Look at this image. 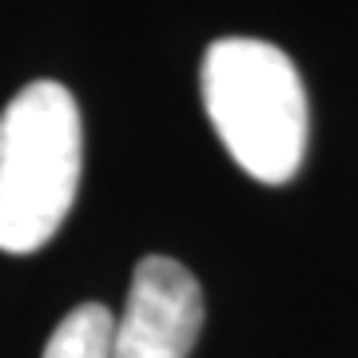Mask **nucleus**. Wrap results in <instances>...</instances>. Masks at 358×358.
Returning a JSON list of instances; mask_svg holds the SVG:
<instances>
[{"instance_id":"obj_1","label":"nucleus","mask_w":358,"mask_h":358,"mask_svg":"<svg viewBox=\"0 0 358 358\" xmlns=\"http://www.w3.org/2000/svg\"><path fill=\"white\" fill-rule=\"evenodd\" d=\"M203 108L231 159L259 183H287L307 152V92L267 40L223 36L203 56Z\"/></svg>"},{"instance_id":"obj_2","label":"nucleus","mask_w":358,"mask_h":358,"mask_svg":"<svg viewBox=\"0 0 358 358\" xmlns=\"http://www.w3.org/2000/svg\"><path fill=\"white\" fill-rule=\"evenodd\" d=\"M80 108L56 80L20 88L0 112V251L32 255L60 231L80 187Z\"/></svg>"},{"instance_id":"obj_3","label":"nucleus","mask_w":358,"mask_h":358,"mask_svg":"<svg viewBox=\"0 0 358 358\" xmlns=\"http://www.w3.org/2000/svg\"><path fill=\"white\" fill-rule=\"evenodd\" d=\"M203 327V291L183 263L148 255L136 263L112 358H187Z\"/></svg>"},{"instance_id":"obj_4","label":"nucleus","mask_w":358,"mask_h":358,"mask_svg":"<svg viewBox=\"0 0 358 358\" xmlns=\"http://www.w3.org/2000/svg\"><path fill=\"white\" fill-rule=\"evenodd\" d=\"M112 310L103 303H84L60 319L40 358H112Z\"/></svg>"}]
</instances>
